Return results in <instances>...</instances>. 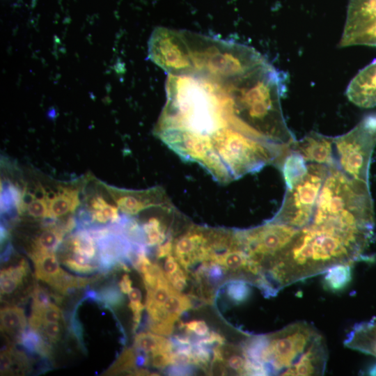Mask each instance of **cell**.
I'll return each instance as SVG.
<instances>
[{"label":"cell","mask_w":376,"mask_h":376,"mask_svg":"<svg viewBox=\"0 0 376 376\" xmlns=\"http://www.w3.org/2000/svg\"><path fill=\"white\" fill-rule=\"evenodd\" d=\"M227 95L228 126L256 139L285 146L296 141L282 112L285 76L265 61L221 84Z\"/></svg>","instance_id":"1"},{"label":"cell","mask_w":376,"mask_h":376,"mask_svg":"<svg viewBox=\"0 0 376 376\" xmlns=\"http://www.w3.org/2000/svg\"><path fill=\"white\" fill-rule=\"evenodd\" d=\"M166 91L167 101L156 131L173 128L211 135L228 126L221 84L194 75H169Z\"/></svg>","instance_id":"2"},{"label":"cell","mask_w":376,"mask_h":376,"mask_svg":"<svg viewBox=\"0 0 376 376\" xmlns=\"http://www.w3.org/2000/svg\"><path fill=\"white\" fill-rule=\"evenodd\" d=\"M327 360L323 335L312 324L298 321L266 336L258 363L267 375H322Z\"/></svg>","instance_id":"3"},{"label":"cell","mask_w":376,"mask_h":376,"mask_svg":"<svg viewBox=\"0 0 376 376\" xmlns=\"http://www.w3.org/2000/svg\"><path fill=\"white\" fill-rule=\"evenodd\" d=\"M328 167L312 221L374 230L375 212L369 184L349 177L336 164Z\"/></svg>","instance_id":"4"},{"label":"cell","mask_w":376,"mask_h":376,"mask_svg":"<svg viewBox=\"0 0 376 376\" xmlns=\"http://www.w3.org/2000/svg\"><path fill=\"white\" fill-rule=\"evenodd\" d=\"M181 31L189 50L192 75L224 84L267 61L256 49L245 45Z\"/></svg>","instance_id":"5"},{"label":"cell","mask_w":376,"mask_h":376,"mask_svg":"<svg viewBox=\"0 0 376 376\" xmlns=\"http://www.w3.org/2000/svg\"><path fill=\"white\" fill-rule=\"evenodd\" d=\"M210 137L214 151L235 178L269 164L281 166L290 150V146L262 141L229 126L217 130Z\"/></svg>","instance_id":"6"},{"label":"cell","mask_w":376,"mask_h":376,"mask_svg":"<svg viewBox=\"0 0 376 376\" xmlns=\"http://www.w3.org/2000/svg\"><path fill=\"white\" fill-rule=\"evenodd\" d=\"M376 146V113L366 116L348 132L334 137L335 164L349 177L369 184V169Z\"/></svg>","instance_id":"7"},{"label":"cell","mask_w":376,"mask_h":376,"mask_svg":"<svg viewBox=\"0 0 376 376\" xmlns=\"http://www.w3.org/2000/svg\"><path fill=\"white\" fill-rule=\"evenodd\" d=\"M328 171L329 167L324 164H307L305 173L287 188L282 205L272 220L296 228L308 224Z\"/></svg>","instance_id":"8"},{"label":"cell","mask_w":376,"mask_h":376,"mask_svg":"<svg viewBox=\"0 0 376 376\" xmlns=\"http://www.w3.org/2000/svg\"><path fill=\"white\" fill-rule=\"evenodd\" d=\"M149 58L171 75L194 72L188 46L181 31L157 27L148 40Z\"/></svg>","instance_id":"9"},{"label":"cell","mask_w":376,"mask_h":376,"mask_svg":"<svg viewBox=\"0 0 376 376\" xmlns=\"http://www.w3.org/2000/svg\"><path fill=\"white\" fill-rule=\"evenodd\" d=\"M376 47V0H350L339 47Z\"/></svg>","instance_id":"10"},{"label":"cell","mask_w":376,"mask_h":376,"mask_svg":"<svg viewBox=\"0 0 376 376\" xmlns=\"http://www.w3.org/2000/svg\"><path fill=\"white\" fill-rule=\"evenodd\" d=\"M29 256L34 265L36 278L63 295L94 281L93 278L74 276L65 272L54 251L31 250Z\"/></svg>","instance_id":"11"},{"label":"cell","mask_w":376,"mask_h":376,"mask_svg":"<svg viewBox=\"0 0 376 376\" xmlns=\"http://www.w3.org/2000/svg\"><path fill=\"white\" fill-rule=\"evenodd\" d=\"M291 150L300 155L306 162L324 164H335L334 137L311 132L299 141H295Z\"/></svg>","instance_id":"12"},{"label":"cell","mask_w":376,"mask_h":376,"mask_svg":"<svg viewBox=\"0 0 376 376\" xmlns=\"http://www.w3.org/2000/svg\"><path fill=\"white\" fill-rule=\"evenodd\" d=\"M100 184L118 209L125 214L134 215L143 210L159 205L158 194L155 190L133 191L119 189L104 182Z\"/></svg>","instance_id":"13"},{"label":"cell","mask_w":376,"mask_h":376,"mask_svg":"<svg viewBox=\"0 0 376 376\" xmlns=\"http://www.w3.org/2000/svg\"><path fill=\"white\" fill-rule=\"evenodd\" d=\"M345 94L350 102L359 107L376 106V59L355 75Z\"/></svg>","instance_id":"14"},{"label":"cell","mask_w":376,"mask_h":376,"mask_svg":"<svg viewBox=\"0 0 376 376\" xmlns=\"http://www.w3.org/2000/svg\"><path fill=\"white\" fill-rule=\"evenodd\" d=\"M80 190L74 185H59L47 192L49 218L57 219L73 213L81 205Z\"/></svg>","instance_id":"15"},{"label":"cell","mask_w":376,"mask_h":376,"mask_svg":"<svg viewBox=\"0 0 376 376\" xmlns=\"http://www.w3.org/2000/svg\"><path fill=\"white\" fill-rule=\"evenodd\" d=\"M86 208L80 211L79 219L84 225L93 222L99 224H116L121 218L116 205L109 203L101 195L95 194L87 199Z\"/></svg>","instance_id":"16"},{"label":"cell","mask_w":376,"mask_h":376,"mask_svg":"<svg viewBox=\"0 0 376 376\" xmlns=\"http://www.w3.org/2000/svg\"><path fill=\"white\" fill-rule=\"evenodd\" d=\"M344 345L376 357V320L355 324L347 335Z\"/></svg>","instance_id":"17"},{"label":"cell","mask_w":376,"mask_h":376,"mask_svg":"<svg viewBox=\"0 0 376 376\" xmlns=\"http://www.w3.org/2000/svg\"><path fill=\"white\" fill-rule=\"evenodd\" d=\"M68 245L71 256H68L81 264H91V260L97 254V246L96 241L89 230L81 228L72 235Z\"/></svg>","instance_id":"18"},{"label":"cell","mask_w":376,"mask_h":376,"mask_svg":"<svg viewBox=\"0 0 376 376\" xmlns=\"http://www.w3.org/2000/svg\"><path fill=\"white\" fill-rule=\"evenodd\" d=\"M0 321L1 331L19 343L26 327L24 310L16 306H4L1 308Z\"/></svg>","instance_id":"19"},{"label":"cell","mask_w":376,"mask_h":376,"mask_svg":"<svg viewBox=\"0 0 376 376\" xmlns=\"http://www.w3.org/2000/svg\"><path fill=\"white\" fill-rule=\"evenodd\" d=\"M28 271L29 265L24 259L17 265L2 269L0 274L1 295H10L19 288Z\"/></svg>","instance_id":"20"},{"label":"cell","mask_w":376,"mask_h":376,"mask_svg":"<svg viewBox=\"0 0 376 376\" xmlns=\"http://www.w3.org/2000/svg\"><path fill=\"white\" fill-rule=\"evenodd\" d=\"M66 234L61 226L50 224L36 236L31 244V250L55 251Z\"/></svg>","instance_id":"21"},{"label":"cell","mask_w":376,"mask_h":376,"mask_svg":"<svg viewBox=\"0 0 376 376\" xmlns=\"http://www.w3.org/2000/svg\"><path fill=\"white\" fill-rule=\"evenodd\" d=\"M134 345L136 350L148 354L158 351L173 352L174 348L172 340L150 332H141L136 334Z\"/></svg>","instance_id":"22"},{"label":"cell","mask_w":376,"mask_h":376,"mask_svg":"<svg viewBox=\"0 0 376 376\" xmlns=\"http://www.w3.org/2000/svg\"><path fill=\"white\" fill-rule=\"evenodd\" d=\"M62 320L61 311L51 301L44 303L32 301L31 314L29 318V328L32 329L42 322H61Z\"/></svg>","instance_id":"23"},{"label":"cell","mask_w":376,"mask_h":376,"mask_svg":"<svg viewBox=\"0 0 376 376\" xmlns=\"http://www.w3.org/2000/svg\"><path fill=\"white\" fill-rule=\"evenodd\" d=\"M281 166L287 188L292 187L307 168L306 161L302 157L291 149Z\"/></svg>","instance_id":"24"},{"label":"cell","mask_w":376,"mask_h":376,"mask_svg":"<svg viewBox=\"0 0 376 376\" xmlns=\"http://www.w3.org/2000/svg\"><path fill=\"white\" fill-rule=\"evenodd\" d=\"M352 266L347 265H337L326 272L324 282L328 290L338 291L345 288L351 279Z\"/></svg>","instance_id":"25"},{"label":"cell","mask_w":376,"mask_h":376,"mask_svg":"<svg viewBox=\"0 0 376 376\" xmlns=\"http://www.w3.org/2000/svg\"><path fill=\"white\" fill-rule=\"evenodd\" d=\"M142 228L146 245H159L164 242L166 239L165 228L157 217H150L143 224Z\"/></svg>","instance_id":"26"},{"label":"cell","mask_w":376,"mask_h":376,"mask_svg":"<svg viewBox=\"0 0 376 376\" xmlns=\"http://www.w3.org/2000/svg\"><path fill=\"white\" fill-rule=\"evenodd\" d=\"M136 357L132 349L125 350L116 361L106 371L105 375H116L130 372L135 367Z\"/></svg>","instance_id":"27"},{"label":"cell","mask_w":376,"mask_h":376,"mask_svg":"<svg viewBox=\"0 0 376 376\" xmlns=\"http://www.w3.org/2000/svg\"><path fill=\"white\" fill-rule=\"evenodd\" d=\"M31 329L40 334L45 340L50 343H56L58 341L62 334V326L61 323L55 322H42Z\"/></svg>","instance_id":"28"},{"label":"cell","mask_w":376,"mask_h":376,"mask_svg":"<svg viewBox=\"0 0 376 376\" xmlns=\"http://www.w3.org/2000/svg\"><path fill=\"white\" fill-rule=\"evenodd\" d=\"M247 283L241 280L230 283L226 287L228 297L237 303L246 300L250 294V288Z\"/></svg>","instance_id":"29"},{"label":"cell","mask_w":376,"mask_h":376,"mask_svg":"<svg viewBox=\"0 0 376 376\" xmlns=\"http://www.w3.org/2000/svg\"><path fill=\"white\" fill-rule=\"evenodd\" d=\"M208 345L194 343L192 350V364L200 366L205 370L209 368L210 352Z\"/></svg>","instance_id":"30"},{"label":"cell","mask_w":376,"mask_h":376,"mask_svg":"<svg viewBox=\"0 0 376 376\" xmlns=\"http://www.w3.org/2000/svg\"><path fill=\"white\" fill-rule=\"evenodd\" d=\"M62 264L72 271L79 274H91L96 271L97 265L92 264H81L73 258L65 256L61 260Z\"/></svg>","instance_id":"31"},{"label":"cell","mask_w":376,"mask_h":376,"mask_svg":"<svg viewBox=\"0 0 376 376\" xmlns=\"http://www.w3.org/2000/svg\"><path fill=\"white\" fill-rule=\"evenodd\" d=\"M173 352L158 351L151 353L150 361L152 365L157 368H164L171 364Z\"/></svg>","instance_id":"32"},{"label":"cell","mask_w":376,"mask_h":376,"mask_svg":"<svg viewBox=\"0 0 376 376\" xmlns=\"http://www.w3.org/2000/svg\"><path fill=\"white\" fill-rule=\"evenodd\" d=\"M100 297L102 301H104L110 306H118L123 301L121 294L116 289L112 288L103 290L100 292Z\"/></svg>","instance_id":"33"},{"label":"cell","mask_w":376,"mask_h":376,"mask_svg":"<svg viewBox=\"0 0 376 376\" xmlns=\"http://www.w3.org/2000/svg\"><path fill=\"white\" fill-rule=\"evenodd\" d=\"M166 278L171 285L179 292L183 290L187 285V273L180 267L175 273Z\"/></svg>","instance_id":"34"},{"label":"cell","mask_w":376,"mask_h":376,"mask_svg":"<svg viewBox=\"0 0 376 376\" xmlns=\"http://www.w3.org/2000/svg\"><path fill=\"white\" fill-rule=\"evenodd\" d=\"M129 307L133 313V330L136 331L140 324L144 306L139 301H130Z\"/></svg>","instance_id":"35"},{"label":"cell","mask_w":376,"mask_h":376,"mask_svg":"<svg viewBox=\"0 0 376 376\" xmlns=\"http://www.w3.org/2000/svg\"><path fill=\"white\" fill-rule=\"evenodd\" d=\"M195 343L205 345H210L214 343L219 345H223L225 343V338L223 336L215 331H210L204 338L198 339Z\"/></svg>","instance_id":"36"},{"label":"cell","mask_w":376,"mask_h":376,"mask_svg":"<svg viewBox=\"0 0 376 376\" xmlns=\"http://www.w3.org/2000/svg\"><path fill=\"white\" fill-rule=\"evenodd\" d=\"M180 268L178 263L175 257L171 254L166 256L164 263V273L166 276H169L175 273Z\"/></svg>","instance_id":"37"},{"label":"cell","mask_w":376,"mask_h":376,"mask_svg":"<svg viewBox=\"0 0 376 376\" xmlns=\"http://www.w3.org/2000/svg\"><path fill=\"white\" fill-rule=\"evenodd\" d=\"M173 249V244L171 239H169L166 242H163L158 245V248L156 252V256L157 258L168 256L171 253Z\"/></svg>","instance_id":"38"},{"label":"cell","mask_w":376,"mask_h":376,"mask_svg":"<svg viewBox=\"0 0 376 376\" xmlns=\"http://www.w3.org/2000/svg\"><path fill=\"white\" fill-rule=\"evenodd\" d=\"M192 372V368L189 365H173L168 370L171 375H187Z\"/></svg>","instance_id":"39"},{"label":"cell","mask_w":376,"mask_h":376,"mask_svg":"<svg viewBox=\"0 0 376 376\" xmlns=\"http://www.w3.org/2000/svg\"><path fill=\"white\" fill-rule=\"evenodd\" d=\"M120 290L124 294H128L132 289V281L128 274H125L123 276L119 283Z\"/></svg>","instance_id":"40"},{"label":"cell","mask_w":376,"mask_h":376,"mask_svg":"<svg viewBox=\"0 0 376 376\" xmlns=\"http://www.w3.org/2000/svg\"><path fill=\"white\" fill-rule=\"evenodd\" d=\"M194 333L198 336H205L209 333V328L204 321L197 320Z\"/></svg>","instance_id":"41"},{"label":"cell","mask_w":376,"mask_h":376,"mask_svg":"<svg viewBox=\"0 0 376 376\" xmlns=\"http://www.w3.org/2000/svg\"><path fill=\"white\" fill-rule=\"evenodd\" d=\"M127 295L130 301H139L141 300V292L138 288H132Z\"/></svg>","instance_id":"42"},{"label":"cell","mask_w":376,"mask_h":376,"mask_svg":"<svg viewBox=\"0 0 376 376\" xmlns=\"http://www.w3.org/2000/svg\"><path fill=\"white\" fill-rule=\"evenodd\" d=\"M370 373L371 375H376V366H373V368H371Z\"/></svg>","instance_id":"43"}]
</instances>
